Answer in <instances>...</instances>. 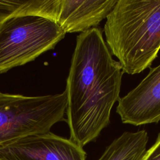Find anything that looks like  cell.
I'll list each match as a JSON object with an SVG mask.
<instances>
[{
	"label": "cell",
	"instance_id": "6da1fadb",
	"mask_svg": "<svg viewBox=\"0 0 160 160\" xmlns=\"http://www.w3.org/2000/svg\"><path fill=\"white\" fill-rule=\"evenodd\" d=\"M122 74L100 28L77 36L65 91L70 139L79 146L95 141L109 125L112 106L120 98Z\"/></svg>",
	"mask_w": 160,
	"mask_h": 160
},
{
	"label": "cell",
	"instance_id": "7a4b0ae2",
	"mask_svg": "<svg viewBox=\"0 0 160 160\" xmlns=\"http://www.w3.org/2000/svg\"><path fill=\"white\" fill-rule=\"evenodd\" d=\"M106 44L123 73L150 68L160 50V0H118L106 18Z\"/></svg>",
	"mask_w": 160,
	"mask_h": 160
},
{
	"label": "cell",
	"instance_id": "3957f363",
	"mask_svg": "<svg viewBox=\"0 0 160 160\" xmlns=\"http://www.w3.org/2000/svg\"><path fill=\"white\" fill-rule=\"evenodd\" d=\"M66 107L65 91L38 96L0 92V144L50 132L53 125L65 120Z\"/></svg>",
	"mask_w": 160,
	"mask_h": 160
},
{
	"label": "cell",
	"instance_id": "277c9868",
	"mask_svg": "<svg viewBox=\"0 0 160 160\" xmlns=\"http://www.w3.org/2000/svg\"><path fill=\"white\" fill-rule=\"evenodd\" d=\"M65 35L55 21L41 16L11 18L0 22V74L54 49Z\"/></svg>",
	"mask_w": 160,
	"mask_h": 160
},
{
	"label": "cell",
	"instance_id": "5b68a950",
	"mask_svg": "<svg viewBox=\"0 0 160 160\" xmlns=\"http://www.w3.org/2000/svg\"><path fill=\"white\" fill-rule=\"evenodd\" d=\"M83 148L51 132L0 144V160H86Z\"/></svg>",
	"mask_w": 160,
	"mask_h": 160
},
{
	"label": "cell",
	"instance_id": "8992f818",
	"mask_svg": "<svg viewBox=\"0 0 160 160\" xmlns=\"http://www.w3.org/2000/svg\"><path fill=\"white\" fill-rule=\"evenodd\" d=\"M116 112L124 124L141 126L160 121V64L118 101Z\"/></svg>",
	"mask_w": 160,
	"mask_h": 160
},
{
	"label": "cell",
	"instance_id": "52a82bcc",
	"mask_svg": "<svg viewBox=\"0 0 160 160\" xmlns=\"http://www.w3.org/2000/svg\"><path fill=\"white\" fill-rule=\"evenodd\" d=\"M115 0H59L55 22L66 32H85L97 28L115 6Z\"/></svg>",
	"mask_w": 160,
	"mask_h": 160
},
{
	"label": "cell",
	"instance_id": "ba28073f",
	"mask_svg": "<svg viewBox=\"0 0 160 160\" xmlns=\"http://www.w3.org/2000/svg\"><path fill=\"white\" fill-rule=\"evenodd\" d=\"M148 132H124L115 139L98 160H142L147 151Z\"/></svg>",
	"mask_w": 160,
	"mask_h": 160
},
{
	"label": "cell",
	"instance_id": "9c48e42d",
	"mask_svg": "<svg viewBox=\"0 0 160 160\" xmlns=\"http://www.w3.org/2000/svg\"><path fill=\"white\" fill-rule=\"evenodd\" d=\"M59 0H0V22L11 18L37 16L56 21Z\"/></svg>",
	"mask_w": 160,
	"mask_h": 160
},
{
	"label": "cell",
	"instance_id": "30bf717a",
	"mask_svg": "<svg viewBox=\"0 0 160 160\" xmlns=\"http://www.w3.org/2000/svg\"><path fill=\"white\" fill-rule=\"evenodd\" d=\"M142 160H160V132L154 144L146 151Z\"/></svg>",
	"mask_w": 160,
	"mask_h": 160
}]
</instances>
